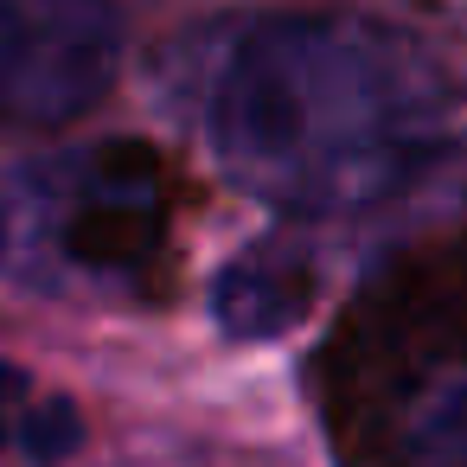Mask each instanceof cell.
Returning a JSON list of instances; mask_svg holds the SVG:
<instances>
[{"instance_id":"cell-6","label":"cell","mask_w":467,"mask_h":467,"mask_svg":"<svg viewBox=\"0 0 467 467\" xmlns=\"http://www.w3.org/2000/svg\"><path fill=\"white\" fill-rule=\"evenodd\" d=\"M14 403H20V371L0 365V441L14 435Z\"/></svg>"},{"instance_id":"cell-5","label":"cell","mask_w":467,"mask_h":467,"mask_svg":"<svg viewBox=\"0 0 467 467\" xmlns=\"http://www.w3.org/2000/svg\"><path fill=\"white\" fill-rule=\"evenodd\" d=\"M26 461H39V467H52V461H65V454H78V441H84V416L65 403V397H46V403H33L26 410Z\"/></svg>"},{"instance_id":"cell-2","label":"cell","mask_w":467,"mask_h":467,"mask_svg":"<svg viewBox=\"0 0 467 467\" xmlns=\"http://www.w3.org/2000/svg\"><path fill=\"white\" fill-rule=\"evenodd\" d=\"M122 65L109 0H0V135L90 116Z\"/></svg>"},{"instance_id":"cell-4","label":"cell","mask_w":467,"mask_h":467,"mask_svg":"<svg viewBox=\"0 0 467 467\" xmlns=\"http://www.w3.org/2000/svg\"><path fill=\"white\" fill-rule=\"evenodd\" d=\"M307 301H314V263L288 244L244 250L212 288V314L237 339H269V333L295 327L307 314Z\"/></svg>"},{"instance_id":"cell-3","label":"cell","mask_w":467,"mask_h":467,"mask_svg":"<svg viewBox=\"0 0 467 467\" xmlns=\"http://www.w3.org/2000/svg\"><path fill=\"white\" fill-rule=\"evenodd\" d=\"M90 173H97V199L71 205L65 218V256L84 263V269H141L154 250H161V192H167V173H161V154L141 148V141H103L90 154Z\"/></svg>"},{"instance_id":"cell-1","label":"cell","mask_w":467,"mask_h":467,"mask_svg":"<svg viewBox=\"0 0 467 467\" xmlns=\"http://www.w3.org/2000/svg\"><path fill=\"white\" fill-rule=\"evenodd\" d=\"M435 84L416 52L358 20H256L212 78V148L288 212H352L422 161Z\"/></svg>"}]
</instances>
